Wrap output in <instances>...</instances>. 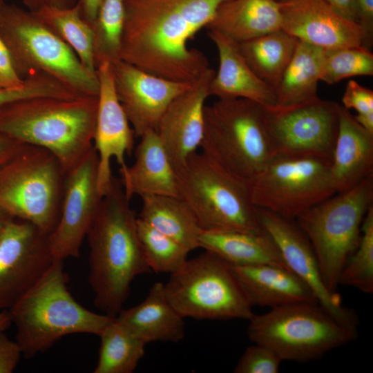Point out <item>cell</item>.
Segmentation results:
<instances>
[{"mask_svg":"<svg viewBox=\"0 0 373 373\" xmlns=\"http://www.w3.org/2000/svg\"><path fill=\"white\" fill-rule=\"evenodd\" d=\"M227 0H124L119 59L166 79L193 82L209 67L189 46Z\"/></svg>","mask_w":373,"mask_h":373,"instance_id":"cell-1","label":"cell"},{"mask_svg":"<svg viewBox=\"0 0 373 373\" xmlns=\"http://www.w3.org/2000/svg\"><path fill=\"white\" fill-rule=\"evenodd\" d=\"M121 180L113 177L87 233L89 283L95 305L115 317L126 300L134 278L151 272L139 238L137 217Z\"/></svg>","mask_w":373,"mask_h":373,"instance_id":"cell-2","label":"cell"},{"mask_svg":"<svg viewBox=\"0 0 373 373\" xmlns=\"http://www.w3.org/2000/svg\"><path fill=\"white\" fill-rule=\"evenodd\" d=\"M97 96L34 97L0 107V133L52 153L66 174L94 147Z\"/></svg>","mask_w":373,"mask_h":373,"instance_id":"cell-3","label":"cell"},{"mask_svg":"<svg viewBox=\"0 0 373 373\" xmlns=\"http://www.w3.org/2000/svg\"><path fill=\"white\" fill-rule=\"evenodd\" d=\"M64 260H54L40 278L9 309L22 356L31 358L62 337L77 333L99 336L114 317L82 306L67 288Z\"/></svg>","mask_w":373,"mask_h":373,"instance_id":"cell-4","label":"cell"},{"mask_svg":"<svg viewBox=\"0 0 373 373\" xmlns=\"http://www.w3.org/2000/svg\"><path fill=\"white\" fill-rule=\"evenodd\" d=\"M0 36L21 79L42 73L80 95H98L97 71L86 68L33 11L0 0Z\"/></svg>","mask_w":373,"mask_h":373,"instance_id":"cell-5","label":"cell"},{"mask_svg":"<svg viewBox=\"0 0 373 373\" xmlns=\"http://www.w3.org/2000/svg\"><path fill=\"white\" fill-rule=\"evenodd\" d=\"M200 148L223 170L251 184L274 155L263 106L243 98L218 99L206 105Z\"/></svg>","mask_w":373,"mask_h":373,"instance_id":"cell-6","label":"cell"},{"mask_svg":"<svg viewBox=\"0 0 373 373\" xmlns=\"http://www.w3.org/2000/svg\"><path fill=\"white\" fill-rule=\"evenodd\" d=\"M250 341L274 350L283 361L309 362L353 341L357 329L340 321L317 302L300 303L254 314Z\"/></svg>","mask_w":373,"mask_h":373,"instance_id":"cell-7","label":"cell"},{"mask_svg":"<svg viewBox=\"0 0 373 373\" xmlns=\"http://www.w3.org/2000/svg\"><path fill=\"white\" fill-rule=\"evenodd\" d=\"M176 174L178 198L202 230L263 231L250 184L231 175L202 152L191 155Z\"/></svg>","mask_w":373,"mask_h":373,"instance_id":"cell-8","label":"cell"},{"mask_svg":"<svg viewBox=\"0 0 373 373\" xmlns=\"http://www.w3.org/2000/svg\"><path fill=\"white\" fill-rule=\"evenodd\" d=\"M373 174L353 188L311 207L295 220L316 254L323 280L338 294L339 277L358 246L364 217L373 204Z\"/></svg>","mask_w":373,"mask_h":373,"instance_id":"cell-9","label":"cell"},{"mask_svg":"<svg viewBox=\"0 0 373 373\" xmlns=\"http://www.w3.org/2000/svg\"><path fill=\"white\" fill-rule=\"evenodd\" d=\"M64 178L52 153L28 144L0 166V210L49 235L59 218Z\"/></svg>","mask_w":373,"mask_h":373,"instance_id":"cell-10","label":"cell"},{"mask_svg":"<svg viewBox=\"0 0 373 373\" xmlns=\"http://www.w3.org/2000/svg\"><path fill=\"white\" fill-rule=\"evenodd\" d=\"M164 288L183 318L249 321L254 314L230 265L206 251L187 259Z\"/></svg>","mask_w":373,"mask_h":373,"instance_id":"cell-11","label":"cell"},{"mask_svg":"<svg viewBox=\"0 0 373 373\" xmlns=\"http://www.w3.org/2000/svg\"><path fill=\"white\" fill-rule=\"evenodd\" d=\"M330 164L316 156L274 154L250 184L251 200L258 209L296 220L336 193Z\"/></svg>","mask_w":373,"mask_h":373,"instance_id":"cell-12","label":"cell"},{"mask_svg":"<svg viewBox=\"0 0 373 373\" xmlns=\"http://www.w3.org/2000/svg\"><path fill=\"white\" fill-rule=\"evenodd\" d=\"M340 105L318 97L289 108L263 106L274 153L331 160L338 133Z\"/></svg>","mask_w":373,"mask_h":373,"instance_id":"cell-13","label":"cell"},{"mask_svg":"<svg viewBox=\"0 0 373 373\" xmlns=\"http://www.w3.org/2000/svg\"><path fill=\"white\" fill-rule=\"evenodd\" d=\"M97 170L98 155L94 146L65 174L59 218L48 236L54 260L79 256L102 200L97 186Z\"/></svg>","mask_w":373,"mask_h":373,"instance_id":"cell-14","label":"cell"},{"mask_svg":"<svg viewBox=\"0 0 373 373\" xmlns=\"http://www.w3.org/2000/svg\"><path fill=\"white\" fill-rule=\"evenodd\" d=\"M48 236L23 220L6 224L0 238V312L9 309L53 262Z\"/></svg>","mask_w":373,"mask_h":373,"instance_id":"cell-15","label":"cell"},{"mask_svg":"<svg viewBox=\"0 0 373 373\" xmlns=\"http://www.w3.org/2000/svg\"><path fill=\"white\" fill-rule=\"evenodd\" d=\"M258 209L262 230L274 241L288 268L311 289L321 305L342 323L357 329L356 313L342 304L338 294L327 289L314 251L296 220Z\"/></svg>","mask_w":373,"mask_h":373,"instance_id":"cell-16","label":"cell"},{"mask_svg":"<svg viewBox=\"0 0 373 373\" xmlns=\"http://www.w3.org/2000/svg\"><path fill=\"white\" fill-rule=\"evenodd\" d=\"M111 64L117 98L137 137L156 131L169 104L194 82L157 76L121 59Z\"/></svg>","mask_w":373,"mask_h":373,"instance_id":"cell-17","label":"cell"},{"mask_svg":"<svg viewBox=\"0 0 373 373\" xmlns=\"http://www.w3.org/2000/svg\"><path fill=\"white\" fill-rule=\"evenodd\" d=\"M97 73L99 89L94 146L98 155L97 186L103 197L113 177L111 160L115 159L119 171L125 170V157L133 151L135 135L117 98L111 63L99 64Z\"/></svg>","mask_w":373,"mask_h":373,"instance_id":"cell-18","label":"cell"},{"mask_svg":"<svg viewBox=\"0 0 373 373\" xmlns=\"http://www.w3.org/2000/svg\"><path fill=\"white\" fill-rule=\"evenodd\" d=\"M215 73L211 68L204 72L169 104L157 124L156 132L175 172L200 147L204 136L205 102Z\"/></svg>","mask_w":373,"mask_h":373,"instance_id":"cell-19","label":"cell"},{"mask_svg":"<svg viewBox=\"0 0 373 373\" xmlns=\"http://www.w3.org/2000/svg\"><path fill=\"white\" fill-rule=\"evenodd\" d=\"M281 29L298 41L323 49L362 46L357 23L338 15L325 0H277Z\"/></svg>","mask_w":373,"mask_h":373,"instance_id":"cell-20","label":"cell"},{"mask_svg":"<svg viewBox=\"0 0 373 373\" xmlns=\"http://www.w3.org/2000/svg\"><path fill=\"white\" fill-rule=\"evenodd\" d=\"M208 36L216 45L219 57L218 70L209 85V96L243 98L263 106H275V90L250 68L238 43L216 30H209Z\"/></svg>","mask_w":373,"mask_h":373,"instance_id":"cell-21","label":"cell"},{"mask_svg":"<svg viewBox=\"0 0 373 373\" xmlns=\"http://www.w3.org/2000/svg\"><path fill=\"white\" fill-rule=\"evenodd\" d=\"M229 265L252 307L318 303L306 284L287 268L271 264Z\"/></svg>","mask_w":373,"mask_h":373,"instance_id":"cell-22","label":"cell"},{"mask_svg":"<svg viewBox=\"0 0 373 373\" xmlns=\"http://www.w3.org/2000/svg\"><path fill=\"white\" fill-rule=\"evenodd\" d=\"M330 173L336 193L345 192L373 174V133L340 105Z\"/></svg>","mask_w":373,"mask_h":373,"instance_id":"cell-23","label":"cell"},{"mask_svg":"<svg viewBox=\"0 0 373 373\" xmlns=\"http://www.w3.org/2000/svg\"><path fill=\"white\" fill-rule=\"evenodd\" d=\"M140 138L134 163L119 171L127 198L134 195L178 198L177 174L156 131H149Z\"/></svg>","mask_w":373,"mask_h":373,"instance_id":"cell-24","label":"cell"},{"mask_svg":"<svg viewBox=\"0 0 373 373\" xmlns=\"http://www.w3.org/2000/svg\"><path fill=\"white\" fill-rule=\"evenodd\" d=\"M115 318L146 344L176 343L184 337V318L170 303L160 282L153 284L142 302L122 309Z\"/></svg>","mask_w":373,"mask_h":373,"instance_id":"cell-25","label":"cell"},{"mask_svg":"<svg viewBox=\"0 0 373 373\" xmlns=\"http://www.w3.org/2000/svg\"><path fill=\"white\" fill-rule=\"evenodd\" d=\"M237 43L281 29L277 0H227L217 9L207 26Z\"/></svg>","mask_w":373,"mask_h":373,"instance_id":"cell-26","label":"cell"},{"mask_svg":"<svg viewBox=\"0 0 373 373\" xmlns=\"http://www.w3.org/2000/svg\"><path fill=\"white\" fill-rule=\"evenodd\" d=\"M199 245L200 248L231 265L271 264L289 269L276 245L264 231L202 230Z\"/></svg>","mask_w":373,"mask_h":373,"instance_id":"cell-27","label":"cell"},{"mask_svg":"<svg viewBox=\"0 0 373 373\" xmlns=\"http://www.w3.org/2000/svg\"><path fill=\"white\" fill-rule=\"evenodd\" d=\"M324 49L298 41L294 54L275 89L277 108L300 105L318 97Z\"/></svg>","mask_w":373,"mask_h":373,"instance_id":"cell-28","label":"cell"},{"mask_svg":"<svg viewBox=\"0 0 373 373\" xmlns=\"http://www.w3.org/2000/svg\"><path fill=\"white\" fill-rule=\"evenodd\" d=\"M138 218L173 239L189 252L200 248L202 229L189 207L179 198L146 195L140 197Z\"/></svg>","mask_w":373,"mask_h":373,"instance_id":"cell-29","label":"cell"},{"mask_svg":"<svg viewBox=\"0 0 373 373\" xmlns=\"http://www.w3.org/2000/svg\"><path fill=\"white\" fill-rule=\"evenodd\" d=\"M298 41L296 37L280 29L238 43V47L254 73L275 90Z\"/></svg>","mask_w":373,"mask_h":373,"instance_id":"cell-30","label":"cell"},{"mask_svg":"<svg viewBox=\"0 0 373 373\" xmlns=\"http://www.w3.org/2000/svg\"><path fill=\"white\" fill-rule=\"evenodd\" d=\"M94 373H131L144 354L146 345L115 317L101 334Z\"/></svg>","mask_w":373,"mask_h":373,"instance_id":"cell-31","label":"cell"},{"mask_svg":"<svg viewBox=\"0 0 373 373\" xmlns=\"http://www.w3.org/2000/svg\"><path fill=\"white\" fill-rule=\"evenodd\" d=\"M33 12L75 52L86 68L97 71L93 28L81 17L77 3L67 8L42 7Z\"/></svg>","mask_w":373,"mask_h":373,"instance_id":"cell-32","label":"cell"},{"mask_svg":"<svg viewBox=\"0 0 373 373\" xmlns=\"http://www.w3.org/2000/svg\"><path fill=\"white\" fill-rule=\"evenodd\" d=\"M124 23V0H103L93 26L96 67L119 59Z\"/></svg>","mask_w":373,"mask_h":373,"instance_id":"cell-33","label":"cell"},{"mask_svg":"<svg viewBox=\"0 0 373 373\" xmlns=\"http://www.w3.org/2000/svg\"><path fill=\"white\" fill-rule=\"evenodd\" d=\"M137 229L150 269L170 274L180 269L189 251L180 243L137 217Z\"/></svg>","mask_w":373,"mask_h":373,"instance_id":"cell-34","label":"cell"},{"mask_svg":"<svg viewBox=\"0 0 373 373\" xmlns=\"http://www.w3.org/2000/svg\"><path fill=\"white\" fill-rule=\"evenodd\" d=\"M339 285L373 293V204L364 217L358 246L341 273Z\"/></svg>","mask_w":373,"mask_h":373,"instance_id":"cell-35","label":"cell"},{"mask_svg":"<svg viewBox=\"0 0 373 373\" xmlns=\"http://www.w3.org/2000/svg\"><path fill=\"white\" fill-rule=\"evenodd\" d=\"M372 75L373 55L363 46L324 49L321 81L333 84L350 77Z\"/></svg>","mask_w":373,"mask_h":373,"instance_id":"cell-36","label":"cell"},{"mask_svg":"<svg viewBox=\"0 0 373 373\" xmlns=\"http://www.w3.org/2000/svg\"><path fill=\"white\" fill-rule=\"evenodd\" d=\"M43 96L69 98L72 91L50 76L34 73L25 77L20 87L0 88V107L17 99Z\"/></svg>","mask_w":373,"mask_h":373,"instance_id":"cell-37","label":"cell"},{"mask_svg":"<svg viewBox=\"0 0 373 373\" xmlns=\"http://www.w3.org/2000/svg\"><path fill=\"white\" fill-rule=\"evenodd\" d=\"M283 360L269 347L258 343L249 346L240 358L235 373H277Z\"/></svg>","mask_w":373,"mask_h":373,"instance_id":"cell-38","label":"cell"},{"mask_svg":"<svg viewBox=\"0 0 373 373\" xmlns=\"http://www.w3.org/2000/svg\"><path fill=\"white\" fill-rule=\"evenodd\" d=\"M343 107L353 108L357 114L356 121L363 128L372 131L373 128V91L360 85L354 80L347 82L342 97Z\"/></svg>","mask_w":373,"mask_h":373,"instance_id":"cell-39","label":"cell"},{"mask_svg":"<svg viewBox=\"0 0 373 373\" xmlns=\"http://www.w3.org/2000/svg\"><path fill=\"white\" fill-rule=\"evenodd\" d=\"M356 23L362 32V46L370 50L373 43V0H357Z\"/></svg>","mask_w":373,"mask_h":373,"instance_id":"cell-40","label":"cell"},{"mask_svg":"<svg viewBox=\"0 0 373 373\" xmlns=\"http://www.w3.org/2000/svg\"><path fill=\"white\" fill-rule=\"evenodd\" d=\"M22 351L18 343L0 332V373H11L17 366Z\"/></svg>","mask_w":373,"mask_h":373,"instance_id":"cell-41","label":"cell"},{"mask_svg":"<svg viewBox=\"0 0 373 373\" xmlns=\"http://www.w3.org/2000/svg\"><path fill=\"white\" fill-rule=\"evenodd\" d=\"M17 73L9 52L0 36V88H18L23 84Z\"/></svg>","mask_w":373,"mask_h":373,"instance_id":"cell-42","label":"cell"},{"mask_svg":"<svg viewBox=\"0 0 373 373\" xmlns=\"http://www.w3.org/2000/svg\"><path fill=\"white\" fill-rule=\"evenodd\" d=\"M27 145L0 133V166L15 156Z\"/></svg>","mask_w":373,"mask_h":373,"instance_id":"cell-43","label":"cell"},{"mask_svg":"<svg viewBox=\"0 0 373 373\" xmlns=\"http://www.w3.org/2000/svg\"><path fill=\"white\" fill-rule=\"evenodd\" d=\"M325 1L338 15L348 21L356 23V6L357 0Z\"/></svg>","mask_w":373,"mask_h":373,"instance_id":"cell-44","label":"cell"},{"mask_svg":"<svg viewBox=\"0 0 373 373\" xmlns=\"http://www.w3.org/2000/svg\"><path fill=\"white\" fill-rule=\"evenodd\" d=\"M102 1L77 0V1L81 17L92 28Z\"/></svg>","mask_w":373,"mask_h":373,"instance_id":"cell-45","label":"cell"},{"mask_svg":"<svg viewBox=\"0 0 373 373\" xmlns=\"http://www.w3.org/2000/svg\"><path fill=\"white\" fill-rule=\"evenodd\" d=\"M26 8L35 11L42 7L67 8L74 6L77 0H22Z\"/></svg>","mask_w":373,"mask_h":373,"instance_id":"cell-46","label":"cell"},{"mask_svg":"<svg viewBox=\"0 0 373 373\" xmlns=\"http://www.w3.org/2000/svg\"><path fill=\"white\" fill-rule=\"evenodd\" d=\"M12 324L8 310L0 312V332H4Z\"/></svg>","mask_w":373,"mask_h":373,"instance_id":"cell-47","label":"cell"},{"mask_svg":"<svg viewBox=\"0 0 373 373\" xmlns=\"http://www.w3.org/2000/svg\"><path fill=\"white\" fill-rule=\"evenodd\" d=\"M12 218H13L0 210V231L3 229L7 222Z\"/></svg>","mask_w":373,"mask_h":373,"instance_id":"cell-48","label":"cell"},{"mask_svg":"<svg viewBox=\"0 0 373 373\" xmlns=\"http://www.w3.org/2000/svg\"><path fill=\"white\" fill-rule=\"evenodd\" d=\"M1 231H0V238H1Z\"/></svg>","mask_w":373,"mask_h":373,"instance_id":"cell-49","label":"cell"}]
</instances>
